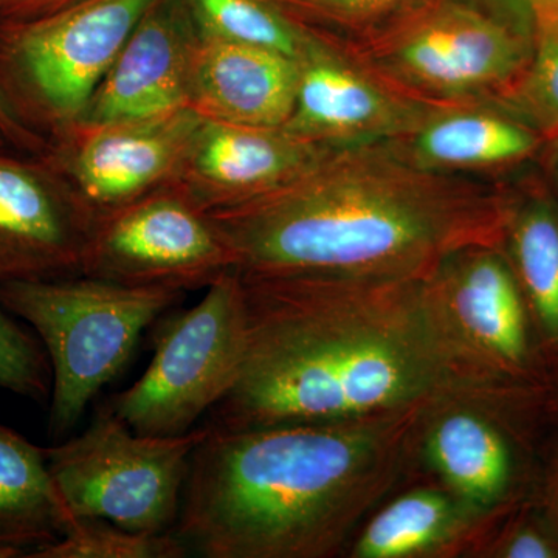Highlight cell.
Wrapping results in <instances>:
<instances>
[{"label": "cell", "mask_w": 558, "mask_h": 558, "mask_svg": "<svg viewBox=\"0 0 558 558\" xmlns=\"http://www.w3.org/2000/svg\"><path fill=\"white\" fill-rule=\"evenodd\" d=\"M245 340L244 288L230 270L196 306L161 323L148 369L108 407L137 435H186L236 384Z\"/></svg>", "instance_id": "8992f818"}, {"label": "cell", "mask_w": 558, "mask_h": 558, "mask_svg": "<svg viewBox=\"0 0 558 558\" xmlns=\"http://www.w3.org/2000/svg\"><path fill=\"white\" fill-rule=\"evenodd\" d=\"M295 106L284 130L319 145L340 146L399 140L436 108H425L379 73L344 60L325 44L299 61Z\"/></svg>", "instance_id": "5bb4252c"}, {"label": "cell", "mask_w": 558, "mask_h": 558, "mask_svg": "<svg viewBox=\"0 0 558 558\" xmlns=\"http://www.w3.org/2000/svg\"><path fill=\"white\" fill-rule=\"evenodd\" d=\"M189 548L170 532L143 534L95 517L70 513L64 535L31 558H182Z\"/></svg>", "instance_id": "cb8c5ba5"}, {"label": "cell", "mask_w": 558, "mask_h": 558, "mask_svg": "<svg viewBox=\"0 0 558 558\" xmlns=\"http://www.w3.org/2000/svg\"><path fill=\"white\" fill-rule=\"evenodd\" d=\"M196 39L183 0H156L76 126L150 119L190 108L189 72Z\"/></svg>", "instance_id": "9a60e30c"}, {"label": "cell", "mask_w": 558, "mask_h": 558, "mask_svg": "<svg viewBox=\"0 0 558 558\" xmlns=\"http://www.w3.org/2000/svg\"><path fill=\"white\" fill-rule=\"evenodd\" d=\"M156 0H76L36 20L0 22V89L46 140L83 119L95 90Z\"/></svg>", "instance_id": "5b68a950"}, {"label": "cell", "mask_w": 558, "mask_h": 558, "mask_svg": "<svg viewBox=\"0 0 558 558\" xmlns=\"http://www.w3.org/2000/svg\"><path fill=\"white\" fill-rule=\"evenodd\" d=\"M529 61L506 94L539 135L558 134V0H526Z\"/></svg>", "instance_id": "603a6c76"}, {"label": "cell", "mask_w": 558, "mask_h": 558, "mask_svg": "<svg viewBox=\"0 0 558 558\" xmlns=\"http://www.w3.org/2000/svg\"><path fill=\"white\" fill-rule=\"evenodd\" d=\"M0 148V284L83 275L98 215L46 156Z\"/></svg>", "instance_id": "4fadbf2b"}, {"label": "cell", "mask_w": 558, "mask_h": 558, "mask_svg": "<svg viewBox=\"0 0 558 558\" xmlns=\"http://www.w3.org/2000/svg\"><path fill=\"white\" fill-rule=\"evenodd\" d=\"M366 58L414 100H462L508 92L526 69L529 44L480 11L446 5L389 33Z\"/></svg>", "instance_id": "8fae6325"}, {"label": "cell", "mask_w": 558, "mask_h": 558, "mask_svg": "<svg viewBox=\"0 0 558 558\" xmlns=\"http://www.w3.org/2000/svg\"><path fill=\"white\" fill-rule=\"evenodd\" d=\"M472 557L558 558V529L537 498H529L484 535Z\"/></svg>", "instance_id": "d4e9b609"}, {"label": "cell", "mask_w": 558, "mask_h": 558, "mask_svg": "<svg viewBox=\"0 0 558 558\" xmlns=\"http://www.w3.org/2000/svg\"><path fill=\"white\" fill-rule=\"evenodd\" d=\"M303 5L343 21H366L421 5L428 0H299Z\"/></svg>", "instance_id": "4316f807"}, {"label": "cell", "mask_w": 558, "mask_h": 558, "mask_svg": "<svg viewBox=\"0 0 558 558\" xmlns=\"http://www.w3.org/2000/svg\"><path fill=\"white\" fill-rule=\"evenodd\" d=\"M183 292L76 275L0 284V304L36 330L51 365L50 432L68 435L119 376L140 337Z\"/></svg>", "instance_id": "277c9868"}, {"label": "cell", "mask_w": 558, "mask_h": 558, "mask_svg": "<svg viewBox=\"0 0 558 558\" xmlns=\"http://www.w3.org/2000/svg\"><path fill=\"white\" fill-rule=\"evenodd\" d=\"M236 258L197 202L172 182L102 213L83 275L132 288H208Z\"/></svg>", "instance_id": "9c48e42d"}, {"label": "cell", "mask_w": 558, "mask_h": 558, "mask_svg": "<svg viewBox=\"0 0 558 558\" xmlns=\"http://www.w3.org/2000/svg\"><path fill=\"white\" fill-rule=\"evenodd\" d=\"M330 149L284 128L204 119L174 182L209 211L286 185Z\"/></svg>", "instance_id": "2e32d148"}, {"label": "cell", "mask_w": 558, "mask_h": 558, "mask_svg": "<svg viewBox=\"0 0 558 558\" xmlns=\"http://www.w3.org/2000/svg\"><path fill=\"white\" fill-rule=\"evenodd\" d=\"M204 117L183 108L150 119L73 126L46 157L98 216L174 182Z\"/></svg>", "instance_id": "7c38bea8"}, {"label": "cell", "mask_w": 558, "mask_h": 558, "mask_svg": "<svg viewBox=\"0 0 558 558\" xmlns=\"http://www.w3.org/2000/svg\"><path fill=\"white\" fill-rule=\"evenodd\" d=\"M523 2H526V0H523Z\"/></svg>", "instance_id": "836d02e7"}, {"label": "cell", "mask_w": 558, "mask_h": 558, "mask_svg": "<svg viewBox=\"0 0 558 558\" xmlns=\"http://www.w3.org/2000/svg\"><path fill=\"white\" fill-rule=\"evenodd\" d=\"M2 146H9V145H7L5 140H3L2 135H0V148H2Z\"/></svg>", "instance_id": "d6a6232c"}, {"label": "cell", "mask_w": 558, "mask_h": 558, "mask_svg": "<svg viewBox=\"0 0 558 558\" xmlns=\"http://www.w3.org/2000/svg\"><path fill=\"white\" fill-rule=\"evenodd\" d=\"M76 0H0V22H21L46 16Z\"/></svg>", "instance_id": "f1b7e54d"}, {"label": "cell", "mask_w": 558, "mask_h": 558, "mask_svg": "<svg viewBox=\"0 0 558 558\" xmlns=\"http://www.w3.org/2000/svg\"><path fill=\"white\" fill-rule=\"evenodd\" d=\"M508 204L389 140L330 149L286 185L208 215L241 275L428 278L459 250L501 247Z\"/></svg>", "instance_id": "7a4b0ae2"}, {"label": "cell", "mask_w": 558, "mask_h": 558, "mask_svg": "<svg viewBox=\"0 0 558 558\" xmlns=\"http://www.w3.org/2000/svg\"><path fill=\"white\" fill-rule=\"evenodd\" d=\"M539 140L534 128L508 116L442 106L396 142L418 167L454 174L519 163L535 153Z\"/></svg>", "instance_id": "d6986e66"}, {"label": "cell", "mask_w": 558, "mask_h": 558, "mask_svg": "<svg viewBox=\"0 0 558 558\" xmlns=\"http://www.w3.org/2000/svg\"><path fill=\"white\" fill-rule=\"evenodd\" d=\"M183 3L201 38L260 47L296 61L317 40L270 0H183Z\"/></svg>", "instance_id": "7402d4cb"}, {"label": "cell", "mask_w": 558, "mask_h": 558, "mask_svg": "<svg viewBox=\"0 0 558 558\" xmlns=\"http://www.w3.org/2000/svg\"><path fill=\"white\" fill-rule=\"evenodd\" d=\"M542 400L458 392L421 418L416 461L470 508L502 519L534 497L537 468L520 416Z\"/></svg>", "instance_id": "ba28073f"}, {"label": "cell", "mask_w": 558, "mask_h": 558, "mask_svg": "<svg viewBox=\"0 0 558 558\" xmlns=\"http://www.w3.org/2000/svg\"><path fill=\"white\" fill-rule=\"evenodd\" d=\"M208 425L157 438L132 432L108 405L83 435L46 449L50 475L73 517H95L143 534L178 521L191 454Z\"/></svg>", "instance_id": "52a82bcc"}, {"label": "cell", "mask_w": 558, "mask_h": 558, "mask_svg": "<svg viewBox=\"0 0 558 558\" xmlns=\"http://www.w3.org/2000/svg\"><path fill=\"white\" fill-rule=\"evenodd\" d=\"M299 61L278 51L197 36L189 106L204 119L284 128L295 106Z\"/></svg>", "instance_id": "e0dca14e"}, {"label": "cell", "mask_w": 558, "mask_h": 558, "mask_svg": "<svg viewBox=\"0 0 558 558\" xmlns=\"http://www.w3.org/2000/svg\"><path fill=\"white\" fill-rule=\"evenodd\" d=\"M0 304V388L44 400L51 395L49 355Z\"/></svg>", "instance_id": "484cf974"}, {"label": "cell", "mask_w": 558, "mask_h": 558, "mask_svg": "<svg viewBox=\"0 0 558 558\" xmlns=\"http://www.w3.org/2000/svg\"><path fill=\"white\" fill-rule=\"evenodd\" d=\"M538 484L535 498L558 529V450L554 454L545 476L539 478Z\"/></svg>", "instance_id": "f546056e"}, {"label": "cell", "mask_w": 558, "mask_h": 558, "mask_svg": "<svg viewBox=\"0 0 558 558\" xmlns=\"http://www.w3.org/2000/svg\"><path fill=\"white\" fill-rule=\"evenodd\" d=\"M502 252L510 264L539 347L558 355V207L543 194L509 199Z\"/></svg>", "instance_id": "44dd1931"}, {"label": "cell", "mask_w": 558, "mask_h": 558, "mask_svg": "<svg viewBox=\"0 0 558 558\" xmlns=\"http://www.w3.org/2000/svg\"><path fill=\"white\" fill-rule=\"evenodd\" d=\"M554 362H556V374L550 379V391H554V395H556V403L558 405V355L554 359Z\"/></svg>", "instance_id": "4dcf8cb0"}, {"label": "cell", "mask_w": 558, "mask_h": 558, "mask_svg": "<svg viewBox=\"0 0 558 558\" xmlns=\"http://www.w3.org/2000/svg\"><path fill=\"white\" fill-rule=\"evenodd\" d=\"M69 517L46 449L0 424V558L31 557L58 542Z\"/></svg>", "instance_id": "ffe728a7"}, {"label": "cell", "mask_w": 558, "mask_h": 558, "mask_svg": "<svg viewBox=\"0 0 558 558\" xmlns=\"http://www.w3.org/2000/svg\"><path fill=\"white\" fill-rule=\"evenodd\" d=\"M499 520L470 508L442 484H422L374 510L347 553L351 558L470 556Z\"/></svg>", "instance_id": "ac0fdd59"}, {"label": "cell", "mask_w": 558, "mask_h": 558, "mask_svg": "<svg viewBox=\"0 0 558 558\" xmlns=\"http://www.w3.org/2000/svg\"><path fill=\"white\" fill-rule=\"evenodd\" d=\"M0 135L10 148L20 150V153L46 156L49 150V140L40 137L21 123L16 113L11 109L10 102L7 101L2 89H0Z\"/></svg>", "instance_id": "83f0119b"}, {"label": "cell", "mask_w": 558, "mask_h": 558, "mask_svg": "<svg viewBox=\"0 0 558 558\" xmlns=\"http://www.w3.org/2000/svg\"><path fill=\"white\" fill-rule=\"evenodd\" d=\"M553 140L554 143V165H556L557 175H558V134L556 137L549 138Z\"/></svg>", "instance_id": "1f68e13d"}, {"label": "cell", "mask_w": 558, "mask_h": 558, "mask_svg": "<svg viewBox=\"0 0 558 558\" xmlns=\"http://www.w3.org/2000/svg\"><path fill=\"white\" fill-rule=\"evenodd\" d=\"M240 277L244 360L209 427L351 421L458 392L534 398L497 387L469 362L429 277Z\"/></svg>", "instance_id": "6da1fadb"}, {"label": "cell", "mask_w": 558, "mask_h": 558, "mask_svg": "<svg viewBox=\"0 0 558 558\" xmlns=\"http://www.w3.org/2000/svg\"><path fill=\"white\" fill-rule=\"evenodd\" d=\"M428 281L451 336L486 379L509 391L548 395L549 360L501 247L459 250Z\"/></svg>", "instance_id": "30bf717a"}, {"label": "cell", "mask_w": 558, "mask_h": 558, "mask_svg": "<svg viewBox=\"0 0 558 558\" xmlns=\"http://www.w3.org/2000/svg\"><path fill=\"white\" fill-rule=\"evenodd\" d=\"M429 403L379 416L213 428L191 454L175 537L207 558H328L416 462Z\"/></svg>", "instance_id": "3957f363"}]
</instances>
